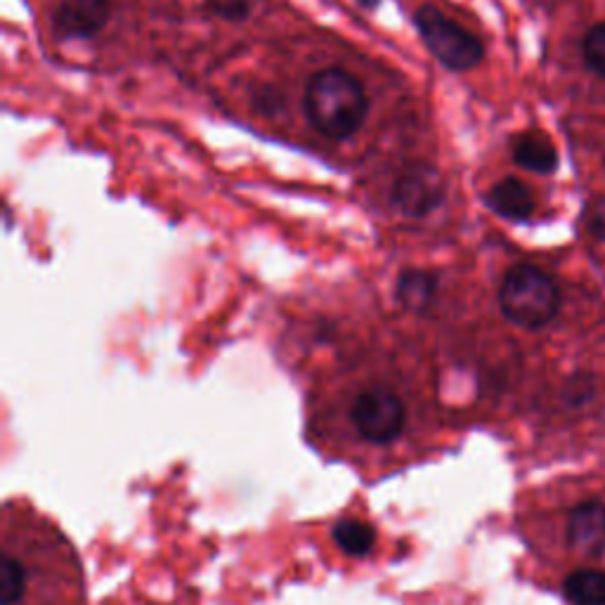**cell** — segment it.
Here are the masks:
<instances>
[{
  "label": "cell",
  "instance_id": "obj_13",
  "mask_svg": "<svg viewBox=\"0 0 605 605\" xmlns=\"http://www.w3.org/2000/svg\"><path fill=\"white\" fill-rule=\"evenodd\" d=\"M265 5L268 0H206L211 14L223 22H247Z\"/></svg>",
  "mask_w": 605,
  "mask_h": 605
},
{
  "label": "cell",
  "instance_id": "obj_15",
  "mask_svg": "<svg viewBox=\"0 0 605 605\" xmlns=\"http://www.w3.org/2000/svg\"><path fill=\"white\" fill-rule=\"evenodd\" d=\"M256 105H258V109H261L263 114H265V117H275V114L282 109V97L275 93V91H272V88H265L263 93H261V97H258L256 99Z\"/></svg>",
  "mask_w": 605,
  "mask_h": 605
},
{
  "label": "cell",
  "instance_id": "obj_4",
  "mask_svg": "<svg viewBox=\"0 0 605 605\" xmlns=\"http://www.w3.org/2000/svg\"><path fill=\"white\" fill-rule=\"evenodd\" d=\"M499 308L515 327L537 331L560 310L558 284L535 265H513L499 286Z\"/></svg>",
  "mask_w": 605,
  "mask_h": 605
},
{
  "label": "cell",
  "instance_id": "obj_16",
  "mask_svg": "<svg viewBox=\"0 0 605 605\" xmlns=\"http://www.w3.org/2000/svg\"><path fill=\"white\" fill-rule=\"evenodd\" d=\"M592 225L596 235H605V201H598L594 206V215H592Z\"/></svg>",
  "mask_w": 605,
  "mask_h": 605
},
{
  "label": "cell",
  "instance_id": "obj_14",
  "mask_svg": "<svg viewBox=\"0 0 605 605\" xmlns=\"http://www.w3.org/2000/svg\"><path fill=\"white\" fill-rule=\"evenodd\" d=\"M582 52L589 69L605 79V22H598L596 26L589 28L582 43Z\"/></svg>",
  "mask_w": 605,
  "mask_h": 605
},
{
  "label": "cell",
  "instance_id": "obj_7",
  "mask_svg": "<svg viewBox=\"0 0 605 605\" xmlns=\"http://www.w3.org/2000/svg\"><path fill=\"white\" fill-rule=\"evenodd\" d=\"M111 20L109 0H62L52 14V28L62 40H88Z\"/></svg>",
  "mask_w": 605,
  "mask_h": 605
},
{
  "label": "cell",
  "instance_id": "obj_5",
  "mask_svg": "<svg viewBox=\"0 0 605 605\" xmlns=\"http://www.w3.org/2000/svg\"><path fill=\"white\" fill-rule=\"evenodd\" d=\"M416 32L436 60L450 71H471L485 60L483 40L450 20L436 5H422L414 14Z\"/></svg>",
  "mask_w": 605,
  "mask_h": 605
},
{
  "label": "cell",
  "instance_id": "obj_3",
  "mask_svg": "<svg viewBox=\"0 0 605 605\" xmlns=\"http://www.w3.org/2000/svg\"><path fill=\"white\" fill-rule=\"evenodd\" d=\"M302 109L308 123L322 138L348 140L369 117V95L351 71L329 67L310 76Z\"/></svg>",
  "mask_w": 605,
  "mask_h": 605
},
{
  "label": "cell",
  "instance_id": "obj_8",
  "mask_svg": "<svg viewBox=\"0 0 605 605\" xmlns=\"http://www.w3.org/2000/svg\"><path fill=\"white\" fill-rule=\"evenodd\" d=\"M485 204L489 211H495L499 218L507 221H527L535 211V199H532L530 187L518 178H503L493 190L485 194Z\"/></svg>",
  "mask_w": 605,
  "mask_h": 605
},
{
  "label": "cell",
  "instance_id": "obj_1",
  "mask_svg": "<svg viewBox=\"0 0 605 605\" xmlns=\"http://www.w3.org/2000/svg\"><path fill=\"white\" fill-rule=\"evenodd\" d=\"M0 592V605H85L76 546L24 497H12L3 507Z\"/></svg>",
  "mask_w": 605,
  "mask_h": 605
},
{
  "label": "cell",
  "instance_id": "obj_10",
  "mask_svg": "<svg viewBox=\"0 0 605 605\" xmlns=\"http://www.w3.org/2000/svg\"><path fill=\"white\" fill-rule=\"evenodd\" d=\"M438 275L430 270H402L395 282V298L410 312H426L438 296Z\"/></svg>",
  "mask_w": 605,
  "mask_h": 605
},
{
  "label": "cell",
  "instance_id": "obj_6",
  "mask_svg": "<svg viewBox=\"0 0 605 605\" xmlns=\"http://www.w3.org/2000/svg\"><path fill=\"white\" fill-rule=\"evenodd\" d=\"M448 194L442 173L426 162L407 166L391 187V204L407 218H426L434 213Z\"/></svg>",
  "mask_w": 605,
  "mask_h": 605
},
{
  "label": "cell",
  "instance_id": "obj_11",
  "mask_svg": "<svg viewBox=\"0 0 605 605\" xmlns=\"http://www.w3.org/2000/svg\"><path fill=\"white\" fill-rule=\"evenodd\" d=\"M560 594L570 605H605V570L578 568L560 582Z\"/></svg>",
  "mask_w": 605,
  "mask_h": 605
},
{
  "label": "cell",
  "instance_id": "obj_17",
  "mask_svg": "<svg viewBox=\"0 0 605 605\" xmlns=\"http://www.w3.org/2000/svg\"><path fill=\"white\" fill-rule=\"evenodd\" d=\"M357 3H359V8H365V10H373V8H377V5L381 3V0H357Z\"/></svg>",
  "mask_w": 605,
  "mask_h": 605
},
{
  "label": "cell",
  "instance_id": "obj_9",
  "mask_svg": "<svg viewBox=\"0 0 605 605\" xmlns=\"http://www.w3.org/2000/svg\"><path fill=\"white\" fill-rule=\"evenodd\" d=\"M511 154L518 166L530 173H537V176H549V173L558 168L556 145L549 138L537 131L515 135L511 142Z\"/></svg>",
  "mask_w": 605,
  "mask_h": 605
},
{
  "label": "cell",
  "instance_id": "obj_2",
  "mask_svg": "<svg viewBox=\"0 0 605 605\" xmlns=\"http://www.w3.org/2000/svg\"><path fill=\"white\" fill-rule=\"evenodd\" d=\"M518 527L542 560L572 558L578 568L605 560V489L582 481L546 485L527 495Z\"/></svg>",
  "mask_w": 605,
  "mask_h": 605
},
{
  "label": "cell",
  "instance_id": "obj_12",
  "mask_svg": "<svg viewBox=\"0 0 605 605\" xmlns=\"http://www.w3.org/2000/svg\"><path fill=\"white\" fill-rule=\"evenodd\" d=\"M334 539L343 554L363 558L371 551L373 542H377V532L363 518H341L334 525Z\"/></svg>",
  "mask_w": 605,
  "mask_h": 605
}]
</instances>
